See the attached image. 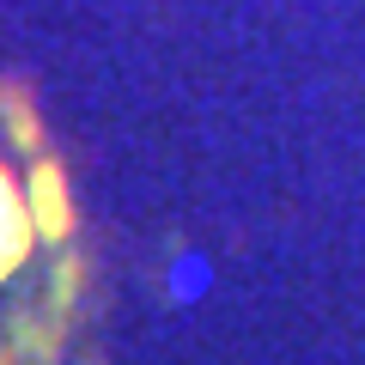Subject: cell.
<instances>
[{"mask_svg": "<svg viewBox=\"0 0 365 365\" xmlns=\"http://www.w3.org/2000/svg\"><path fill=\"white\" fill-rule=\"evenodd\" d=\"M86 292L67 177L37 110L0 79V365H61Z\"/></svg>", "mask_w": 365, "mask_h": 365, "instance_id": "cell-1", "label": "cell"}]
</instances>
